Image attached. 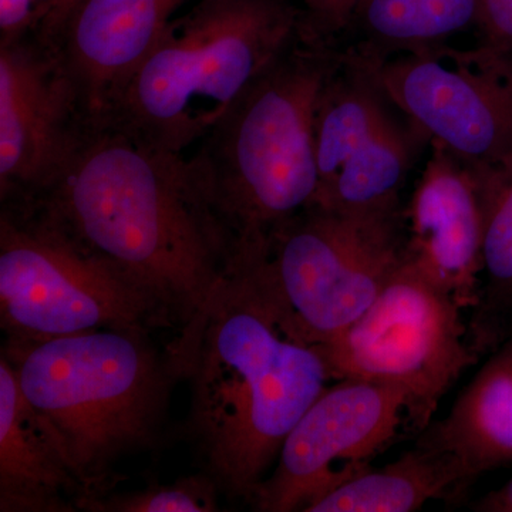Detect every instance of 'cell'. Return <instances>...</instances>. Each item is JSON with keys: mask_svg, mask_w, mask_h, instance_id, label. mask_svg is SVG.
<instances>
[{"mask_svg": "<svg viewBox=\"0 0 512 512\" xmlns=\"http://www.w3.org/2000/svg\"><path fill=\"white\" fill-rule=\"evenodd\" d=\"M146 292L165 322L194 332L235 268V247L187 153L107 114L87 116L55 175L15 204Z\"/></svg>", "mask_w": 512, "mask_h": 512, "instance_id": "6da1fadb", "label": "cell"}, {"mask_svg": "<svg viewBox=\"0 0 512 512\" xmlns=\"http://www.w3.org/2000/svg\"><path fill=\"white\" fill-rule=\"evenodd\" d=\"M168 353L178 377L191 380L190 426L208 474L254 504L289 431L332 380L322 356L239 269Z\"/></svg>", "mask_w": 512, "mask_h": 512, "instance_id": "7a4b0ae2", "label": "cell"}, {"mask_svg": "<svg viewBox=\"0 0 512 512\" xmlns=\"http://www.w3.org/2000/svg\"><path fill=\"white\" fill-rule=\"evenodd\" d=\"M340 53L305 23L188 156L231 234L235 264L261 258L275 232L315 204L316 106Z\"/></svg>", "mask_w": 512, "mask_h": 512, "instance_id": "3957f363", "label": "cell"}, {"mask_svg": "<svg viewBox=\"0 0 512 512\" xmlns=\"http://www.w3.org/2000/svg\"><path fill=\"white\" fill-rule=\"evenodd\" d=\"M20 392L59 441L83 497L106 494L114 464L156 441L177 379L147 329L8 342Z\"/></svg>", "mask_w": 512, "mask_h": 512, "instance_id": "277c9868", "label": "cell"}, {"mask_svg": "<svg viewBox=\"0 0 512 512\" xmlns=\"http://www.w3.org/2000/svg\"><path fill=\"white\" fill-rule=\"evenodd\" d=\"M305 23V10L289 0H194L104 114L187 153Z\"/></svg>", "mask_w": 512, "mask_h": 512, "instance_id": "5b68a950", "label": "cell"}, {"mask_svg": "<svg viewBox=\"0 0 512 512\" xmlns=\"http://www.w3.org/2000/svg\"><path fill=\"white\" fill-rule=\"evenodd\" d=\"M406 261L404 208L350 214L313 204L239 268L296 338L318 346L359 319Z\"/></svg>", "mask_w": 512, "mask_h": 512, "instance_id": "8992f818", "label": "cell"}, {"mask_svg": "<svg viewBox=\"0 0 512 512\" xmlns=\"http://www.w3.org/2000/svg\"><path fill=\"white\" fill-rule=\"evenodd\" d=\"M0 322L8 342L148 329L160 309L116 268L19 207L0 215Z\"/></svg>", "mask_w": 512, "mask_h": 512, "instance_id": "52a82bcc", "label": "cell"}, {"mask_svg": "<svg viewBox=\"0 0 512 512\" xmlns=\"http://www.w3.org/2000/svg\"><path fill=\"white\" fill-rule=\"evenodd\" d=\"M461 311L450 293L406 261L359 319L315 349L332 380H362L402 392L407 420L424 429L474 362Z\"/></svg>", "mask_w": 512, "mask_h": 512, "instance_id": "ba28073f", "label": "cell"}, {"mask_svg": "<svg viewBox=\"0 0 512 512\" xmlns=\"http://www.w3.org/2000/svg\"><path fill=\"white\" fill-rule=\"evenodd\" d=\"M352 52V50H350ZM359 57L394 109L480 178L512 167V55L447 43Z\"/></svg>", "mask_w": 512, "mask_h": 512, "instance_id": "9c48e42d", "label": "cell"}, {"mask_svg": "<svg viewBox=\"0 0 512 512\" xmlns=\"http://www.w3.org/2000/svg\"><path fill=\"white\" fill-rule=\"evenodd\" d=\"M406 421L407 399L399 390L336 380L289 431L252 505L264 512L305 511L366 470L367 460L396 439Z\"/></svg>", "mask_w": 512, "mask_h": 512, "instance_id": "30bf717a", "label": "cell"}, {"mask_svg": "<svg viewBox=\"0 0 512 512\" xmlns=\"http://www.w3.org/2000/svg\"><path fill=\"white\" fill-rule=\"evenodd\" d=\"M84 111L55 45L0 42V197L22 204L46 187Z\"/></svg>", "mask_w": 512, "mask_h": 512, "instance_id": "8fae6325", "label": "cell"}, {"mask_svg": "<svg viewBox=\"0 0 512 512\" xmlns=\"http://www.w3.org/2000/svg\"><path fill=\"white\" fill-rule=\"evenodd\" d=\"M409 207L404 208L407 261L463 309L481 301L483 188L473 170L430 143Z\"/></svg>", "mask_w": 512, "mask_h": 512, "instance_id": "7c38bea8", "label": "cell"}, {"mask_svg": "<svg viewBox=\"0 0 512 512\" xmlns=\"http://www.w3.org/2000/svg\"><path fill=\"white\" fill-rule=\"evenodd\" d=\"M194 0H80L55 40L84 114L107 113Z\"/></svg>", "mask_w": 512, "mask_h": 512, "instance_id": "4fadbf2b", "label": "cell"}, {"mask_svg": "<svg viewBox=\"0 0 512 512\" xmlns=\"http://www.w3.org/2000/svg\"><path fill=\"white\" fill-rule=\"evenodd\" d=\"M82 487L59 441L25 399L15 370L0 360V511H73Z\"/></svg>", "mask_w": 512, "mask_h": 512, "instance_id": "5bb4252c", "label": "cell"}, {"mask_svg": "<svg viewBox=\"0 0 512 512\" xmlns=\"http://www.w3.org/2000/svg\"><path fill=\"white\" fill-rule=\"evenodd\" d=\"M419 443L453 457L467 480L512 463V342L481 367Z\"/></svg>", "mask_w": 512, "mask_h": 512, "instance_id": "9a60e30c", "label": "cell"}, {"mask_svg": "<svg viewBox=\"0 0 512 512\" xmlns=\"http://www.w3.org/2000/svg\"><path fill=\"white\" fill-rule=\"evenodd\" d=\"M392 109V103L362 60L343 47L338 63L320 90L316 106L318 197L357 148L389 119Z\"/></svg>", "mask_w": 512, "mask_h": 512, "instance_id": "2e32d148", "label": "cell"}, {"mask_svg": "<svg viewBox=\"0 0 512 512\" xmlns=\"http://www.w3.org/2000/svg\"><path fill=\"white\" fill-rule=\"evenodd\" d=\"M453 457L424 444L382 468L367 467L305 508V512H413L467 483Z\"/></svg>", "mask_w": 512, "mask_h": 512, "instance_id": "e0dca14e", "label": "cell"}, {"mask_svg": "<svg viewBox=\"0 0 512 512\" xmlns=\"http://www.w3.org/2000/svg\"><path fill=\"white\" fill-rule=\"evenodd\" d=\"M426 140L417 128L394 117V111L340 168L316 205L350 214L400 210L417 146ZM427 141V140H426Z\"/></svg>", "mask_w": 512, "mask_h": 512, "instance_id": "ac0fdd59", "label": "cell"}, {"mask_svg": "<svg viewBox=\"0 0 512 512\" xmlns=\"http://www.w3.org/2000/svg\"><path fill=\"white\" fill-rule=\"evenodd\" d=\"M480 0H362L350 26L357 40L346 46L363 57H379L440 45L477 26Z\"/></svg>", "mask_w": 512, "mask_h": 512, "instance_id": "d6986e66", "label": "cell"}, {"mask_svg": "<svg viewBox=\"0 0 512 512\" xmlns=\"http://www.w3.org/2000/svg\"><path fill=\"white\" fill-rule=\"evenodd\" d=\"M218 488L210 474H205L131 493L80 498L77 508L94 512H211L217 511Z\"/></svg>", "mask_w": 512, "mask_h": 512, "instance_id": "ffe728a7", "label": "cell"}, {"mask_svg": "<svg viewBox=\"0 0 512 512\" xmlns=\"http://www.w3.org/2000/svg\"><path fill=\"white\" fill-rule=\"evenodd\" d=\"M480 181L484 201L483 272L494 286H511L512 167Z\"/></svg>", "mask_w": 512, "mask_h": 512, "instance_id": "44dd1931", "label": "cell"}, {"mask_svg": "<svg viewBox=\"0 0 512 512\" xmlns=\"http://www.w3.org/2000/svg\"><path fill=\"white\" fill-rule=\"evenodd\" d=\"M478 29L485 45L512 55V0H480Z\"/></svg>", "mask_w": 512, "mask_h": 512, "instance_id": "7402d4cb", "label": "cell"}, {"mask_svg": "<svg viewBox=\"0 0 512 512\" xmlns=\"http://www.w3.org/2000/svg\"><path fill=\"white\" fill-rule=\"evenodd\" d=\"M303 5L309 28L335 40L348 29L355 12L352 0H303Z\"/></svg>", "mask_w": 512, "mask_h": 512, "instance_id": "603a6c76", "label": "cell"}, {"mask_svg": "<svg viewBox=\"0 0 512 512\" xmlns=\"http://www.w3.org/2000/svg\"><path fill=\"white\" fill-rule=\"evenodd\" d=\"M473 510L481 512H512V478L503 487L478 500L473 505Z\"/></svg>", "mask_w": 512, "mask_h": 512, "instance_id": "cb8c5ba5", "label": "cell"}, {"mask_svg": "<svg viewBox=\"0 0 512 512\" xmlns=\"http://www.w3.org/2000/svg\"><path fill=\"white\" fill-rule=\"evenodd\" d=\"M79 2H80V0H73L74 8H76L77 3H79ZM74 8H73V9H74Z\"/></svg>", "mask_w": 512, "mask_h": 512, "instance_id": "d4e9b609", "label": "cell"}]
</instances>
